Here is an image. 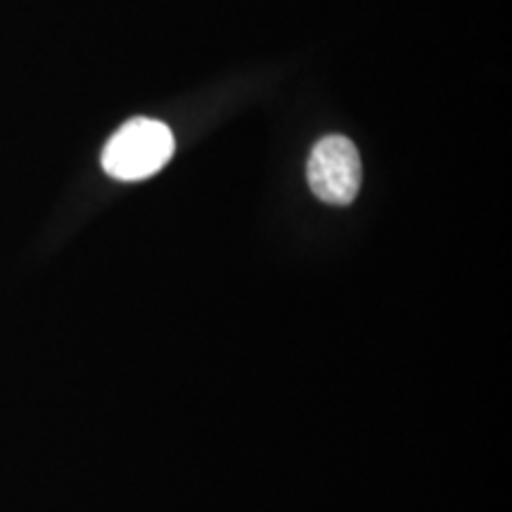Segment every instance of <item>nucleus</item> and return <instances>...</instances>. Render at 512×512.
I'll use <instances>...</instances> for the list:
<instances>
[{"mask_svg": "<svg viewBox=\"0 0 512 512\" xmlns=\"http://www.w3.org/2000/svg\"><path fill=\"white\" fill-rule=\"evenodd\" d=\"M306 176L318 200L347 207L356 200L363 178L356 145L344 136L323 138L313 147Z\"/></svg>", "mask_w": 512, "mask_h": 512, "instance_id": "2", "label": "nucleus"}, {"mask_svg": "<svg viewBox=\"0 0 512 512\" xmlns=\"http://www.w3.org/2000/svg\"><path fill=\"white\" fill-rule=\"evenodd\" d=\"M174 147V133L162 121L133 119L105 145L102 166L119 181H140L166 166Z\"/></svg>", "mask_w": 512, "mask_h": 512, "instance_id": "1", "label": "nucleus"}]
</instances>
